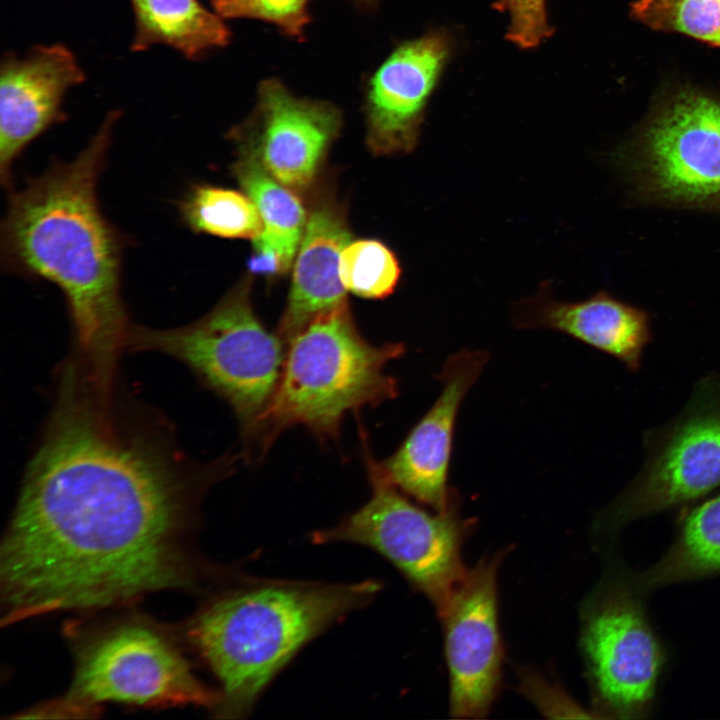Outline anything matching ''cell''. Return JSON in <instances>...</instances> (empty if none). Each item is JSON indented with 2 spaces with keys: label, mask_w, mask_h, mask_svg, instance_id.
Here are the masks:
<instances>
[{
  "label": "cell",
  "mask_w": 720,
  "mask_h": 720,
  "mask_svg": "<svg viewBox=\"0 0 720 720\" xmlns=\"http://www.w3.org/2000/svg\"><path fill=\"white\" fill-rule=\"evenodd\" d=\"M168 440L112 396L56 393L1 545L6 622L192 585L195 499L222 469L193 470Z\"/></svg>",
  "instance_id": "cell-1"
},
{
  "label": "cell",
  "mask_w": 720,
  "mask_h": 720,
  "mask_svg": "<svg viewBox=\"0 0 720 720\" xmlns=\"http://www.w3.org/2000/svg\"><path fill=\"white\" fill-rule=\"evenodd\" d=\"M119 116L109 112L73 160L53 162L10 193L1 225L3 266L62 291L76 355L105 382L114 381L132 327L121 295L122 240L102 213L97 192Z\"/></svg>",
  "instance_id": "cell-2"
},
{
  "label": "cell",
  "mask_w": 720,
  "mask_h": 720,
  "mask_svg": "<svg viewBox=\"0 0 720 720\" xmlns=\"http://www.w3.org/2000/svg\"><path fill=\"white\" fill-rule=\"evenodd\" d=\"M381 589L376 580L315 583L248 582L212 601L189 636L222 685L220 711L241 717L309 641Z\"/></svg>",
  "instance_id": "cell-3"
},
{
  "label": "cell",
  "mask_w": 720,
  "mask_h": 720,
  "mask_svg": "<svg viewBox=\"0 0 720 720\" xmlns=\"http://www.w3.org/2000/svg\"><path fill=\"white\" fill-rule=\"evenodd\" d=\"M404 352L401 343L368 342L347 302L317 315L287 343L277 387L243 437L260 455L293 426L335 439L346 415L397 396V381L385 368Z\"/></svg>",
  "instance_id": "cell-4"
},
{
  "label": "cell",
  "mask_w": 720,
  "mask_h": 720,
  "mask_svg": "<svg viewBox=\"0 0 720 720\" xmlns=\"http://www.w3.org/2000/svg\"><path fill=\"white\" fill-rule=\"evenodd\" d=\"M244 280L200 319L170 329L132 325L127 347L166 354L188 367L225 400L246 435L268 405L281 376L286 344L254 312Z\"/></svg>",
  "instance_id": "cell-5"
},
{
  "label": "cell",
  "mask_w": 720,
  "mask_h": 720,
  "mask_svg": "<svg viewBox=\"0 0 720 720\" xmlns=\"http://www.w3.org/2000/svg\"><path fill=\"white\" fill-rule=\"evenodd\" d=\"M371 496L336 526L316 531L315 543L351 542L389 560L439 614L467 569L462 546L470 521L456 505L431 513L412 503L364 447Z\"/></svg>",
  "instance_id": "cell-6"
},
{
  "label": "cell",
  "mask_w": 720,
  "mask_h": 720,
  "mask_svg": "<svg viewBox=\"0 0 720 720\" xmlns=\"http://www.w3.org/2000/svg\"><path fill=\"white\" fill-rule=\"evenodd\" d=\"M621 161L648 200L720 211V101L695 88L672 92Z\"/></svg>",
  "instance_id": "cell-7"
},
{
  "label": "cell",
  "mask_w": 720,
  "mask_h": 720,
  "mask_svg": "<svg viewBox=\"0 0 720 720\" xmlns=\"http://www.w3.org/2000/svg\"><path fill=\"white\" fill-rule=\"evenodd\" d=\"M221 701L222 694L198 680L162 634L129 623L81 647L72 685L52 712L81 714L104 702L219 706Z\"/></svg>",
  "instance_id": "cell-8"
},
{
  "label": "cell",
  "mask_w": 720,
  "mask_h": 720,
  "mask_svg": "<svg viewBox=\"0 0 720 720\" xmlns=\"http://www.w3.org/2000/svg\"><path fill=\"white\" fill-rule=\"evenodd\" d=\"M581 646L594 699L611 717L645 712L663 654L638 600L624 584H604L582 614Z\"/></svg>",
  "instance_id": "cell-9"
},
{
  "label": "cell",
  "mask_w": 720,
  "mask_h": 720,
  "mask_svg": "<svg viewBox=\"0 0 720 720\" xmlns=\"http://www.w3.org/2000/svg\"><path fill=\"white\" fill-rule=\"evenodd\" d=\"M719 485L720 382L707 379L602 522L617 527L696 499Z\"/></svg>",
  "instance_id": "cell-10"
},
{
  "label": "cell",
  "mask_w": 720,
  "mask_h": 720,
  "mask_svg": "<svg viewBox=\"0 0 720 720\" xmlns=\"http://www.w3.org/2000/svg\"><path fill=\"white\" fill-rule=\"evenodd\" d=\"M505 551L467 569L443 610L449 671V711L455 718H481L501 680L503 646L498 624L497 578Z\"/></svg>",
  "instance_id": "cell-11"
},
{
  "label": "cell",
  "mask_w": 720,
  "mask_h": 720,
  "mask_svg": "<svg viewBox=\"0 0 720 720\" xmlns=\"http://www.w3.org/2000/svg\"><path fill=\"white\" fill-rule=\"evenodd\" d=\"M451 50L446 32L431 31L401 42L369 76L364 108L367 140L374 152L395 154L414 149Z\"/></svg>",
  "instance_id": "cell-12"
},
{
  "label": "cell",
  "mask_w": 720,
  "mask_h": 720,
  "mask_svg": "<svg viewBox=\"0 0 720 720\" xmlns=\"http://www.w3.org/2000/svg\"><path fill=\"white\" fill-rule=\"evenodd\" d=\"M341 126L335 105L297 97L281 80L269 78L260 82L253 115L238 134L270 175L288 188L303 189L315 178Z\"/></svg>",
  "instance_id": "cell-13"
},
{
  "label": "cell",
  "mask_w": 720,
  "mask_h": 720,
  "mask_svg": "<svg viewBox=\"0 0 720 720\" xmlns=\"http://www.w3.org/2000/svg\"><path fill=\"white\" fill-rule=\"evenodd\" d=\"M488 358V353L480 350L464 349L450 355L438 375L442 389L435 403L394 454L381 462L397 488L434 511H446L456 504L448 486L455 423L464 397Z\"/></svg>",
  "instance_id": "cell-14"
},
{
  "label": "cell",
  "mask_w": 720,
  "mask_h": 720,
  "mask_svg": "<svg viewBox=\"0 0 720 720\" xmlns=\"http://www.w3.org/2000/svg\"><path fill=\"white\" fill-rule=\"evenodd\" d=\"M86 79L62 43L37 45L26 56L3 55L0 66V178L11 188V168L22 151L64 119L67 91Z\"/></svg>",
  "instance_id": "cell-15"
},
{
  "label": "cell",
  "mask_w": 720,
  "mask_h": 720,
  "mask_svg": "<svg viewBox=\"0 0 720 720\" xmlns=\"http://www.w3.org/2000/svg\"><path fill=\"white\" fill-rule=\"evenodd\" d=\"M520 329H551L564 333L620 360L635 371L651 340L648 314L600 291L578 302L558 301L543 287L514 306Z\"/></svg>",
  "instance_id": "cell-16"
},
{
  "label": "cell",
  "mask_w": 720,
  "mask_h": 720,
  "mask_svg": "<svg viewBox=\"0 0 720 720\" xmlns=\"http://www.w3.org/2000/svg\"><path fill=\"white\" fill-rule=\"evenodd\" d=\"M351 242L342 213L324 203L313 209L296 253L287 305L277 334L285 342L317 315L346 303L341 253Z\"/></svg>",
  "instance_id": "cell-17"
},
{
  "label": "cell",
  "mask_w": 720,
  "mask_h": 720,
  "mask_svg": "<svg viewBox=\"0 0 720 720\" xmlns=\"http://www.w3.org/2000/svg\"><path fill=\"white\" fill-rule=\"evenodd\" d=\"M241 152L233 171L263 224L253 239L250 266L256 272L283 273L292 265L308 217L300 199L266 171L249 144L244 142Z\"/></svg>",
  "instance_id": "cell-18"
},
{
  "label": "cell",
  "mask_w": 720,
  "mask_h": 720,
  "mask_svg": "<svg viewBox=\"0 0 720 720\" xmlns=\"http://www.w3.org/2000/svg\"><path fill=\"white\" fill-rule=\"evenodd\" d=\"M135 20L131 51L162 44L199 60L230 43L231 30L199 0H130Z\"/></svg>",
  "instance_id": "cell-19"
},
{
  "label": "cell",
  "mask_w": 720,
  "mask_h": 720,
  "mask_svg": "<svg viewBox=\"0 0 720 720\" xmlns=\"http://www.w3.org/2000/svg\"><path fill=\"white\" fill-rule=\"evenodd\" d=\"M720 572V494L684 518L670 551L647 570L641 583L659 587Z\"/></svg>",
  "instance_id": "cell-20"
},
{
  "label": "cell",
  "mask_w": 720,
  "mask_h": 720,
  "mask_svg": "<svg viewBox=\"0 0 720 720\" xmlns=\"http://www.w3.org/2000/svg\"><path fill=\"white\" fill-rule=\"evenodd\" d=\"M183 222L194 232L222 238L257 237L263 228L259 212L245 193L196 184L179 202Z\"/></svg>",
  "instance_id": "cell-21"
},
{
  "label": "cell",
  "mask_w": 720,
  "mask_h": 720,
  "mask_svg": "<svg viewBox=\"0 0 720 720\" xmlns=\"http://www.w3.org/2000/svg\"><path fill=\"white\" fill-rule=\"evenodd\" d=\"M630 10L654 30L685 34L720 49V0H634Z\"/></svg>",
  "instance_id": "cell-22"
},
{
  "label": "cell",
  "mask_w": 720,
  "mask_h": 720,
  "mask_svg": "<svg viewBox=\"0 0 720 720\" xmlns=\"http://www.w3.org/2000/svg\"><path fill=\"white\" fill-rule=\"evenodd\" d=\"M340 279L347 291L381 299L393 293L401 276L396 255L377 240L351 241L342 251Z\"/></svg>",
  "instance_id": "cell-23"
},
{
  "label": "cell",
  "mask_w": 720,
  "mask_h": 720,
  "mask_svg": "<svg viewBox=\"0 0 720 720\" xmlns=\"http://www.w3.org/2000/svg\"><path fill=\"white\" fill-rule=\"evenodd\" d=\"M222 19L249 18L270 23L284 35L303 39L311 22L310 0H210Z\"/></svg>",
  "instance_id": "cell-24"
},
{
  "label": "cell",
  "mask_w": 720,
  "mask_h": 720,
  "mask_svg": "<svg viewBox=\"0 0 720 720\" xmlns=\"http://www.w3.org/2000/svg\"><path fill=\"white\" fill-rule=\"evenodd\" d=\"M546 0H497L493 8L509 16L506 39L521 49L539 46L553 34Z\"/></svg>",
  "instance_id": "cell-25"
},
{
  "label": "cell",
  "mask_w": 720,
  "mask_h": 720,
  "mask_svg": "<svg viewBox=\"0 0 720 720\" xmlns=\"http://www.w3.org/2000/svg\"><path fill=\"white\" fill-rule=\"evenodd\" d=\"M523 693L545 714L552 717H591L559 688L547 683L545 679L533 673L522 677Z\"/></svg>",
  "instance_id": "cell-26"
},
{
  "label": "cell",
  "mask_w": 720,
  "mask_h": 720,
  "mask_svg": "<svg viewBox=\"0 0 720 720\" xmlns=\"http://www.w3.org/2000/svg\"><path fill=\"white\" fill-rule=\"evenodd\" d=\"M378 1L379 0H354L358 7L367 10L375 8Z\"/></svg>",
  "instance_id": "cell-27"
}]
</instances>
